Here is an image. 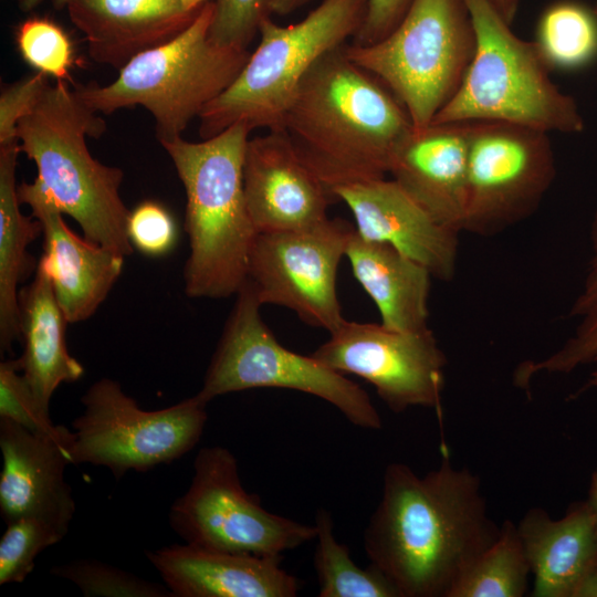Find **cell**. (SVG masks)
<instances>
[{"label":"cell","instance_id":"1","mask_svg":"<svg viewBox=\"0 0 597 597\" xmlns=\"http://www.w3.org/2000/svg\"><path fill=\"white\" fill-rule=\"evenodd\" d=\"M437 468L418 475L392 462L364 533L370 565L400 597H448L465 568L499 536L481 480L455 467L447 448Z\"/></svg>","mask_w":597,"mask_h":597},{"label":"cell","instance_id":"2","mask_svg":"<svg viewBox=\"0 0 597 597\" xmlns=\"http://www.w3.org/2000/svg\"><path fill=\"white\" fill-rule=\"evenodd\" d=\"M412 129L397 97L352 61L344 44L306 74L280 130L332 195L341 186L385 178Z\"/></svg>","mask_w":597,"mask_h":597},{"label":"cell","instance_id":"3","mask_svg":"<svg viewBox=\"0 0 597 597\" xmlns=\"http://www.w3.org/2000/svg\"><path fill=\"white\" fill-rule=\"evenodd\" d=\"M251 132L237 123L201 142L181 136L159 140L187 197L185 230L190 252L184 279L190 297L226 298L235 295L248 280L256 235L243 188Z\"/></svg>","mask_w":597,"mask_h":597},{"label":"cell","instance_id":"4","mask_svg":"<svg viewBox=\"0 0 597 597\" xmlns=\"http://www.w3.org/2000/svg\"><path fill=\"white\" fill-rule=\"evenodd\" d=\"M105 130V122L75 90L56 81L19 122V147L35 164L34 180L80 224L84 238L127 256L134 248L127 235L129 210L119 195L124 174L95 159L86 144Z\"/></svg>","mask_w":597,"mask_h":597},{"label":"cell","instance_id":"5","mask_svg":"<svg viewBox=\"0 0 597 597\" xmlns=\"http://www.w3.org/2000/svg\"><path fill=\"white\" fill-rule=\"evenodd\" d=\"M475 50L463 80L431 124L502 122L544 133L578 134L576 101L551 78L534 41L517 36L488 0H464Z\"/></svg>","mask_w":597,"mask_h":597},{"label":"cell","instance_id":"6","mask_svg":"<svg viewBox=\"0 0 597 597\" xmlns=\"http://www.w3.org/2000/svg\"><path fill=\"white\" fill-rule=\"evenodd\" d=\"M213 1L174 39L129 60L107 85H77L78 97L104 114L143 106L159 140L181 136L189 123L235 80L250 52L210 39Z\"/></svg>","mask_w":597,"mask_h":597},{"label":"cell","instance_id":"7","mask_svg":"<svg viewBox=\"0 0 597 597\" xmlns=\"http://www.w3.org/2000/svg\"><path fill=\"white\" fill-rule=\"evenodd\" d=\"M368 0H323L301 21L280 25L271 15L242 70L200 116L202 139L242 123L251 130H280L284 114L314 64L343 46L363 25Z\"/></svg>","mask_w":597,"mask_h":597},{"label":"cell","instance_id":"8","mask_svg":"<svg viewBox=\"0 0 597 597\" xmlns=\"http://www.w3.org/2000/svg\"><path fill=\"white\" fill-rule=\"evenodd\" d=\"M474 50L475 32L464 0H412L383 39L345 44L348 57L397 97L416 130L429 126L455 94Z\"/></svg>","mask_w":597,"mask_h":597},{"label":"cell","instance_id":"9","mask_svg":"<svg viewBox=\"0 0 597 597\" xmlns=\"http://www.w3.org/2000/svg\"><path fill=\"white\" fill-rule=\"evenodd\" d=\"M222 335L197 395L216 397L255 388H284L318 397L353 425L377 430L381 418L368 394L355 381L282 346L263 321L258 295L247 280L235 294Z\"/></svg>","mask_w":597,"mask_h":597},{"label":"cell","instance_id":"10","mask_svg":"<svg viewBox=\"0 0 597 597\" xmlns=\"http://www.w3.org/2000/svg\"><path fill=\"white\" fill-rule=\"evenodd\" d=\"M82 404L83 412L72 422V464L105 467L116 479L179 459L198 443L208 420V402L197 394L144 410L111 378L95 381Z\"/></svg>","mask_w":597,"mask_h":597},{"label":"cell","instance_id":"11","mask_svg":"<svg viewBox=\"0 0 597 597\" xmlns=\"http://www.w3.org/2000/svg\"><path fill=\"white\" fill-rule=\"evenodd\" d=\"M169 523L185 543L259 556L283 557L316 536L315 525L269 512L248 493L237 458L221 446L199 450L190 485L172 503Z\"/></svg>","mask_w":597,"mask_h":597},{"label":"cell","instance_id":"12","mask_svg":"<svg viewBox=\"0 0 597 597\" xmlns=\"http://www.w3.org/2000/svg\"><path fill=\"white\" fill-rule=\"evenodd\" d=\"M468 197L463 231L492 237L532 216L556 164L547 133L502 122H465Z\"/></svg>","mask_w":597,"mask_h":597},{"label":"cell","instance_id":"13","mask_svg":"<svg viewBox=\"0 0 597 597\" xmlns=\"http://www.w3.org/2000/svg\"><path fill=\"white\" fill-rule=\"evenodd\" d=\"M355 228L326 219L308 229L256 233L248 281L260 303L287 307L307 325L336 331L345 318L336 292L339 262Z\"/></svg>","mask_w":597,"mask_h":597},{"label":"cell","instance_id":"14","mask_svg":"<svg viewBox=\"0 0 597 597\" xmlns=\"http://www.w3.org/2000/svg\"><path fill=\"white\" fill-rule=\"evenodd\" d=\"M311 355L371 384L392 412L423 407L442 416L447 358L430 328L401 332L345 320Z\"/></svg>","mask_w":597,"mask_h":597},{"label":"cell","instance_id":"15","mask_svg":"<svg viewBox=\"0 0 597 597\" xmlns=\"http://www.w3.org/2000/svg\"><path fill=\"white\" fill-rule=\"evenodd\" d=\"M248 212L256 233L308 229L335 200L282 130L249 138L243 161Z\"/></svg>","mask_w":597,"mask_h":597},{"label":"cell","instance_id":"16","mask_svg":"<svg viewBox=\"0 0 597 597\" xmlns=\"http://www.w3.org/2000/svg\"><path fill=\"white\" fill-rule=\"evenodd\" d=\"M332 195L349 208L363 239L394 247L434 279L452 280L460 232L438 223L394 179L341 186Z\"/></svg>","mask_w":597,"mask_h":597},{"label":"cell","instance_id":"17","mask_svg":"<svg viewBox=\"0 0 597 597\" xmlns=\"http://www.w3.org/2000/svg\"><path fill=\"white\" fill-rule=\"evenodd\" d=\"M18 197L41 224L44 253L39 263L51 279L66 321L90 318L119 277L125 256L74 233L35 180L19 185Z\"/></svg>","mask_w":597,"mask_h":597},{"label":"cell","instance_id":"18","mask_svg":"<svg viewBox=\"0 0 597 597\" xmlns=\"http://www.w3.org/2000/svg\"><path fill=\"white\" fill-rule=\"evenodd\" d=\"M72 441L34 433L0 418V514L6 524L34 516L67 534L75 513L64 475L72 463Z\"/></svg>","mask_w":597,"mask_h":597},{"label":"cell","instance_id":"19","mask_svg":"<svg viewBox=\"0 0 597 597\" xmlns=\"http://www.w3.org/2000/svg\"><path fill=\"white\" fill-rule=\"evenodd\" d=\"M172 597H294L300 580L281 556L172 544L146 553Z\"/></svg>","mask_w":597,"mask_h":597},{"label":"cell","instance_id":"20","mask_svg":"<svg viewBox=\"0 0 597 597\" xmlns=\"http://www.w3.org/2000/svg\"><path fill=\"white\" fill-rule=\"evenodd\" d=\"M389 174L438 223L463 231L468 197L467 123L412 129L398 148Z\"/></svg>","mask_w":597,"mask_h":597},{"label":"cell","instance_id":"21","mask_svg":"<svg viewBox=\"0 0 597 597\" xmlns=\"http://www.w3.org/2000/svg\"><path fill=\"white\" fill-rule=\"evenodd\" d=\"M67 8L91 57L116 69L177 36L200 12L186 0H74Z\"/></svg>","mask_w":597,"mask_h":597},{"label":"cell","instance_id":"22","mask_svg":"<svg viewBox=\"0 0 597 597\" xmlns=\"http://www.w3.org/2000/svg\"><path fill=\"white\" fill-rule=\"evenodd\" d=\"M516 525L534 578L531 596L576 597L597 559V525L586 500L556 520L532 507Z\"/></svg>","mask_w":597,"mask_h":597},{"label":"cell","instance_id":"23","mask_svg":"<svg viewBox=\"0 0 597 597\" xmlns=\"http://www.w3.org/2000/svg\"><path fill=\"white\" fill-rule=\"evenodd\" d=\"M69 323L60 307L50 276L38 263L33 281L19 293V325L23 353L17 358L43 411L63 383L78 380L84 368L66 347Z\"/></svg>","mask_w":597,"mask_h":597},{"label":"cell","instance_id":"24","mask_svg":"<svg viewBox=\"0 0 597 597\" xmlns=\"http://www.w3.org/2000/svg\"><path fill=\"white\" fill-rule=\"evenodd\" d=\"M345 256L354 276L375 302L384 326L401 332L429 328L432 275L423 265L387 243L363 239L356 230Z\"/></svg>","mask_w":597,"mask_h":597},{"label":"cell","instance_id":"25","mask_svg":"<svg viewBox=\"0 0 597 597\" xmlns=\"http://www.w3.org/2000/svg\"><path fill=\"white\" fill-rule=\"evenodd\" d=\"M19 140L0 145V348L20 339L18 284L34 268L28 245L42 233L40 222L20 210L15 168Z\"/></svg>","mask_w":597,"mask_h":597},{"label":"cell","instance_id":"26","mask_svg":"<svg viewBox=\"0 0 597 597\" xmlns=\"http://www.w3.org/2000/svg\"><path fill=\"white\" fill-rule=\"evenodd\" d=\"M572 331L552 353L522 362L514 371V383L527 388L541 375H568L586 370L585 381L569 398L597 389V210L588 228V258L582 286L569 307Z\"/></svg>","mask_w":597,"mask_h":597},{"label":"cell","instance_id":"27","mask_svg":"<svg viewBox=\"0 0 597 597\" xmlns=\"http://www.w3.org/2000/svg\"><path fill=\"white\" fill-rule=\"evenodd\" d=\"M530 574L517 525L506 520L496 540L465 568L448 597H522Z\"/></svg>","mask_w":597,"mask_h":597},{"label":"cell","instance_id":"28","mask_svg":"<svg viewBox=\"0 0 597 597\" xmlns=\"http://www.w3.org/2000/svg\"><path fill=\"white\" fill-rule=\"evenodd\" d=\"M534 42L551 70L583 69L597 59V14L576 0L556 1L540 15Z\"/></svg>","mask_w":597,"mask_h":597},{"label":"cell","instance_id":"29","mask_svg":"<svg viewBox=\"0 0 597 597\" xmlns=\"http://www.w3.org/2000/svg\"><path fill=\"white\" fill-rule=\"evenodd\" d=\"M314 568L320 597H400L395 586L376 567L358 566L349 548L337 541L332 515L320 509L315 516Z\"/></svg>","mask_w":597,"mask_h":597},{"label":"cell","instance_id":"30","mask_svg":"<svg viewBox=\"0 0 597 597\" xmlns=\"http://www.w3.org/2000/svg\"><path fill=\"white\" fill-rule=\"evenodd\" d=\"M6 525L0 538V585L23 583L32 573L40 553L66 535L54 524L34 516L21 517Z\"/></svg>","mask_w":597,"mask_h":597},{"label":"cell","instance_id":"31","mask_svg":"<svg viewBox=\"0 0 597 597\" xmlns=\"http://www.w3.org/2000/svg\"><path fill=\"white\" fill-rule=\"evenodd\" d=\"M51 573L76 585L86 597H171L166 585L95 559H75Z\"/></svg>","mask_w":597,"mask_h":597},{"label":"cell","instance_id":"32","mask_svg":"<svg viewBox=\"0 0 597 597\" xmlns=\"http://www.w3.org/2000/svg\"><path fill=\"white\" fill-rule=\"evenodd\" d=\"M15 41L22 59L34 70L56 81L70 80L74 50L67 34L56 23L28 19L17 30Z\"/></svg>","mask_w":597,"mask_h":597},{"label":"cell","instance_id":"33","mask_svg":"<svg viewBox=\"0 0 597 597\" xmlns=\"http://www.w3.org/2000/svg\"><path fill=\"white\" fill-rule=\"evenodd\" d=\"M0 418L13 421L31 432L59 439L73 438V431L55 425L39 406L18 359L0 363Z\"/></svg>","mask_w":597,"mask_h":597},{"label":"cell","instance_id":"34","mask_svg":"<svg viewBox=\"0 0 597 597\" xmlns=\"http://www.w3.org/2000/svg\"><path fill=\"white\" fill-rule=\"evenodd\" d=\"M271 0H214L210 39L224 48L244 49L270 14Z\"/></svg>","mask_w":597,"mask_h":597},{"label":"cell","instance_id":"35","mask_svg":"<svg viewBox=\"0 0 597 597\" xmlns=\"http://www.w3.org/2000/svg\"><path fill=\"white\" fill-rule=\"evenodd\" d=\"M127 235L133 248L135 247L139 252L159 256L175 247L177 227L164 206L146 200L129 211Z\"/></svg>","mask_w":597,"mask_h":597},{"label":"cell","instance_id":"36","mask_svg":"<svg viewBox=\"0 0 597 597\" xmlns=\"http://www.w3.org/2000/svg\"><path fill=\"white\" fill-rule=\"evenodd\" d=\"M48 85V76L36 72L2 90L0 95V145L19 140V122L34 109Z\"/></svg>","mask_w":597,"mask_h":597},{"label":"cell","instance_id":"37","mask_svg":"<svg viewBox=\"0 0 597 597\" xmlns=\"http://www.w3.org/2000/svg\"><path fill=\"white\" fill-rule=\"evenodd\" d=\"M412 0H368L366 15L354 44L366 45L387 35L401 20Z\"/></svg>","mask_w":597,"mask_h":597},{"label":"cell","instance_id":"38","mask_svg":"<svg viewBox=\"0 0 597 597\" xmlns=\"http://www.w3.org/2000/svg\"><path fill=\"white\" fill-rule=\"evenodd\" d=\"M499 14L510 24L513 23L522 0H488Z\"/></svg>","mask_w":597,"mask_h":597},{"label":"cell","instance_id":"39","mask_svg":"<svg viewBox=\"0 0 597 597\" xmlns=\"http://www.w3.org/2000/svg\"><path fill=\"white\" fill-rule=\"evenodd\" d=\"M312 0H271L270 14L287 15Z\"/></svg>","mask_w":597,"mask_h":597},{"label":"cell","instance_id":"40","mask_svg":"<svg viewBox=\"0 0 597 597\" xmlns=\"http://www.w3.org/2000/svg\"><path fill=\"white\" fill-rule=\"evenodd\" d=\"M576 597H597V559L578 587Z\"/></svg>","mask_w":597,"mask_h":597},{"label":"cell","instance_id":"41","mask_svg":"<svg viewBox=\"0 0 597 597\" xmlns=\"http://www.w3.org/2000/svg\"><path fill=\"white\" fill-rule=\"evenodd\" d=\"M586 502L595 516L597 525V468L593 471L590 476Z\"/></svg>","mask_w":597,"mask_h":597},{"label":"cell","instance_id":"42","mask_svg":"<svg viewBox=\"0 0 597 597\" xmlns=\"http://www.w3.org/2000/svg\"><path fill=\"white\" fill-rule=\"evenodd\" d=\"M43 0H19L20 7L22 10L28 11L33 8H35L38 4H40ZM74 0H54V3L57 7L62 6H69Z\"/></svg>","mask_w":597,"mask_h":597},{"label":"cell","instance_id":"43","mask_svg":"<svg viewBox=\"0 0 597 597\" xmlns=\"http://www.w3.org/2000/svg\"><path fill=\"white\" fill-rule=\"evenodd\" d=\"M594 11H595L596 14H597V3H596V6H595V8H594Z\"/></svg>","mask_w":597,"mask_h":597}]
</instances>
